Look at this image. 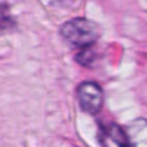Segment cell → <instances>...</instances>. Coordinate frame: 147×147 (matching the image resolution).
I'll list each match as a JSON object with an SVG mask.
<instances>
[{
  "label": "cell",
  "instance_id": "1",
  "mask_svg": "<svg viewBox=\"0 0 147 147\" xmlns=\"http://www.w3.org/2000/svg\"><path fill=\"white\" fill-rule=\"evenodd\" d=\"M61 35L67 43L78 48L92 47L101 35L98 25L85 18H74L61 28Z\"/></svg>",
  "mask_w": 147,
  "mask_h": 147
},
{
  "label": "cell",
  "instance_id": "2",
  "mask_svg": "<svg viewBox=\"0 0 147 147\" xmlns=\"http://www.w3.org/2000/svg\"><path fill=\"white\" fill-rule=\"evenodd\" d=\"M78 101L81 110L90 115L98 114L102 110L105 96L102 88L94 81H84L78 86Z\"/></svg>",
  "mask_w": 147,
  "mask_h": 147
},
{
  "label": "cell",
  "instance_id": "3",
  "mask_svg": "<svg viewBox=\"0 0 147 147\" xmlns=\"http://www.w3.org/2000/svg\"><path fill=\"white\" fill-rule=\"evenodd\" d=\"M125 147H147V119L138 117L123 128Z\"/></svg>",
  "mask_w": 147,
  "mask_h": 147
},
{
  "label": "cell",
  "instance_id": "4",
  "mask_svg": "<svg viewBox=\"0 0 147 147\" xmlns=\"http://www.w3.org/2000/svg\"><path fill=\"white\" fill-rule=\"evenodd\" d=\"M94 58H96V54L94 52L90 49V47H86V48H83V51L76 56V61L79 63L84 65V66H90L93 63Z\"/></svg>",
  "mask_w": 147,
  "mask_h": 147
}]
</instances>
